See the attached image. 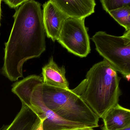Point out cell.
Instances as JSON below:
<instances>
[{
    "mask_svg": "<svg viewBox=\"0 0 130 130\" xmlns=\"http://www.w3.org/2000/svg\"><path fill=\"white\" fill-rule=\"evenodd\" d=\"M87 130H93V128H90Z\"/></svg>",
    "mask_w": 130,
    "mask_h": 130,
    "instance_id": "ac0fdd59",
    "label": "cell"
},
{
    "mask_svg": "<svg viewBox=\"0 0 130 130\" xmlns=\"http://www.w3.org/2000/svg\"><path fill=\"white\" fill-rule=\"evenodd\" d=\"M42 77L28 76L12 85V91L24 104L30 107L42 120L43 130H75L92 128L62 118L45 105L42 97Z\"/></svg>",
    "mask_w": 130,
    "mask_h": 130,
    "instance_id": "277c9868",
    "label": "cell"
},
{
    "mask_svg": "<svg viewBox=\"0 0 130 130\" xmlns=\"http://www.w3.org/2000/svg\"><path fill=\"white\" fill-rule=\"evenodd\" d=\"M114 130H130V126L124 128H121V129H116Z\"/></svg>",
    "mask_w": 130,
    "mask_h": 130,
    "instance_id": "2e32d148",
    "label": "cell"
},
{
    "mask_svg": "<svg viewBox=\"0 0 130 130\" xmlns=\"http://www.w3.org/2000/svg\"><path fill=\"white\" fill-rule=\"evenodd\" d=\"M96 50L128 81L130 78V30L122 36H115L103 31L91 38Z\"/></svg>",
    "mask_w": 130,
    "mask_h": 130,
    "instance_id": "5b68a950",
    "label": "cell"
},
{
    "mask_svg": "<svg viewBox=\"0 0 130 130\" xmlns=\"http://www.w3.org/2000/svg\"><path fill=\"white\" fill-rule=\"evenodd\" d=\"M59 9L68 18L85 19L94 13V0H53Z\"/></svg>",
    "mask_w": 130,
    "mask_h": 130,
    "instance_id": "ba28073f",
    "label": "cell"
},
{
    "mask_svg": "<svg viewBox=\"0 0 130 130\" xmlns=\"http://www.w3.org/2000/svg\"><path fill=\"white\" fill-rule=\"evenodd\" d=\"M42 97L45 105L62 118L93 128L99 127V118L81 98L77 86L65 89L43 83Z\"/></svg>",
    "mask_w": 130,
    "mask_h": 130,
    "instance_id": "3957f363",
    "label": "cell"
},
{
    "mask_svg": "<svg viewBox=\"0 0 130 130\" xmlns=\"http://www.w3.org/2000/svg\"><path fill=\"white\" fill-rule=\"evenodd\" d=\"M42 12L43 26L47 37L55 42L58 39L64 22L68 17L59 9L53 0L44 4Z\"/></svg>",
    "mask_w": 130,
    "mask_h": 130,
    "instance_id": "52a82bcc",
    "label": "cell"
},
{
    "mask_svg": "<svg viewBox=\"0 0 130 130\" xmlns=\"http://www.w3.org/2000/svg\"><path fill=\"white\" fill-rule=\"evenodd\" d=\"M1 1H0V26H1Z\"/></svg>",
    "mask_w": 130,
    "mask_h": 130,
    "instance_id": "e0dca14e",
    "label": "cell"
},
{
    "mask_svg": "<svg viewBox=\"0 0 130 130\" xmlns=\"http://www.w3.org/2000/svg\"><path fill=\"white\" fill-rule=\"evenodd\" d=\"M41 120L31 108L22 104V107L12 122L1 130H35Z\"/></svg>",
    "mask_w": 130,
    "mask_h": 130,
    "instance_id": "30bf717a",
    "label": "cell"
},
{
    "mask_svg": "<svg viewBox=\"0 0 130 130\" xmlns=\"http://www.w3.org/2000/svg\"><path fill=\"white\" fill-rule=\"evenodd\" d=\"M102 130H114L130 126V110L118 104L111 108L103 118Z\"/></svg>",
    "mask_w": 130,
    "mask_h": 130,
    "instance_id": "8fae6325",
    "label": "cell"
},
{
    "mask_svg": "<svg viewBox=\"0 0 130 130\" xmlns=\"http://www.w3.org/2000/svg\"><path fill=\"white\" fill-rule=\"evenodd\" d=\"M14 21L8 41L5 43L1 74L11 81L23 77V66L38 58L46 49L45 31L40 3L28 0L13 16Z\"/></svg>",
    "mask_w": 130,
    "mask_h": 130,
    "instance_id": "6da1fadb",
    "label": "cell"
},
{
    "mask_svg": "<svg viewBox=\"0 0 130 130\" xmlns=\"http://www.w3.org/2000/svg\"><path fill=\"white\" fill-rule=\"evenodd\" d=\"M0 35H1V33H0Z\"/></svg>",
    "mask_w": 130,
    "mask_h": 130,
    "instance_id": "d6986e66",
    "label": "cell"
},
{
    "mask_svg": "<svg viewBox=\"0 0 130 130\" xmlns=\"http://www.w3.org/2000/svg\"><path fill=\"white\" fill-rule=\"evenodd\" d=\"M65 67H59L55 62L53 57L42 69L43 83L49 86L69 89V83L65 76Z\"/></svg>",
    "mask_w": 130,
    "mask_h": 130,
    "instance_id": "9c48e42d",
    "label": "cell"
},
{
    "mask_svg": "<svg viewBox=\"0 0 130 130\" xmlns=\"http://www.w3.org/2000/svg\"><path fill=\"white\" fill-rule=\"evenodd\" d=\"M100 1L103 9L107 13L130 6V0H101Z\"/></svg>",
    "mask_w": 130,
    "mask_h": 130,
    "instance_id": "4fadbf2b",
    "label": "cell"
},
{
    "mask_svg": "<svg viewBox=\"0 0 130 130\" xmlns=\"http://www.w3.org/2000/svg\"><path fill=\"white\" fill-rule=\"evenodd\" d=\"M125 31L130 30V6L125 7L108 13Z\"/></svg>",
    "mask_w": 130,
    "mask_h": 130,
    "instance_id": "7c38bea8",
    "label": "cell"
},
{
    "mask_svg": "<svg viewBox=\"0 0 130 130\" xmlns=\"http://www.w3.org/2000/svg\"><path fill=\"white\" fill-rule=\"evenodd\" d=\"M28 0H21V1H17V0H15V1H9V0H6V1H3L6 4H7L11 8H13L15 9L19 7V6H20L26 3Z\"/></svg>",
    "mask_w": 130,
    "mask_h": 130,
    "instance_id": "5bb4252c",
    "label": "cell"
},
{
    "mask_svg": "<svg viewBox=\"0 0 130 130\" xmlns=\"http://www.w3.org/2000/svg\"><path fill=\"white\" fill-rule=\"evenodd\" d=\"M42 121L41 120L40 124L36 128L35 130H43L42 125Z\"/></svg>",
    "mask_w": 130,
    "mask_h": 130,
    "instance_id": "9a60e30c",
    "label": "cell"
},
{
    "mask_svg": "<svg viewBox=\"0 0 130 130\" xmlns=\"http://www.w3.org/2000/svg\"><path fill=\"white\" fill-rule=\"evenodd\" d=\"M86 77L77 86L80 96L99 118H102L118 104L122 95L119 87L121 78L105 60L94 64Z\"/></svg>",
    "mask_w": 130,
    "mask_h": 130,
    "instance_id": "7a4b0ae2",
    "label": "cell"
},
{
    "mask_svg": "<svg viewBox=\"0 0 130 130\" xmlns=\"http://www.w3.org/2000/svg\"><path fill=\"white\" fill-rule=\"evenodd\" d=\"M85 19H66L57 40L69 52L81 58L86 57L91 51Z\"/></svg>",
    "mask_w": 130,
    "mask_h": 130,
    "instance_id": "8992f818",
    "label": "cell"
}]
</instances>
